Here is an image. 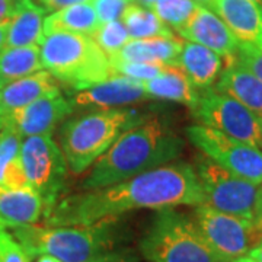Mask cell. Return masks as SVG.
Segmentation results:
<instances>
[{"label": "cell", "instance_id": "1", "mask_svg": "<svg viewBox=\"0 0 262 262\" xmlns=\"http://www.w3.org/2000/svg\"><path fill=\"white\" fill-rule=\"evenodd\" d=\"M203 204L195 168L188 162H172L110 187L60 196L44 222L47 226H86L136 210Z\"/></svg>", "mask_w": 262, "mask_h": 262}, {"label": "cell", "instance_id": "2", "mask_svg": "<svg viewBox=\"0 0 262 262\" xmlns=\"http://www.w3.org/2000/svg\"><path fill=\"white\" fill-rule=\"evenodd\" d=\"M184 139L169 122L153 118L133 127L91 166L82 189H96L118 184L172 163L184 151Z\"/></svg>", "mask_w": 262, "mask_h": 262}, {"label": "cell", "instance_id": "3", "mask_svg": "<svg viewBox=\"0 0 262 262\" xmlns=\"http://www.w3.org/2000/svg\"><path fill=\"white\" fill-rule=\"evenodd\" d=\"M29 256L51 255L63 262H91L118 249L121 227L117 219L86 226H20L10 229Z\"/></svg>", "mask_w": 262, "mask_h": 262}, {"label": "cell", "instance_id": "4", "mask_svg": "<svg viewBox=\"0 0 262 262\" xmlns=\"http://www.w3.org/2000/svg\"><path fill=\"white\" fill-rule=\"evenodd\" d=\"M149 118L136 110L114 108L91 111L67 120L60 128L58 139L69 169L76 175L86 172L122 133Z\"/></svg>", "mask_w": 262, "mask_h": 262}, {"label": "cell", "instance_id": "5", "mask_svg": "<svg viewBox=\"0 0 262 262\" xmlns=\"http://www.w3.org/2000/svg\"><path fill=\"white\" fill-rule=\"evenodd\" d=\"M38 46L44 70L75 92L117 76L108 56L89 35L48 32Z\"/></svg>", "mask_w": 262, "mask_h": 262}, {"label": "cell", "instance_id": "6", "mask_svg": "<svg viewBox=\"0 0 262 262\" xmlns=\"http://www.w3.org/2000/svg\"><path fill=\"white\" fill-rule=\"evenodd\" d=\"M139 249L147 262H229L208 245L194 219L173 208L158 210Z\"/></svg>", "mask_w": 262, "mask_h": 262}, {"label": "cell", "instance_id": "7", "mask_svg": "<svg viewBox=\"0 0 262 262\" xmlns=\"http://www.w3.org/2000/svg\"><path fill=\"white\" fill-rule=\"evenodd\" d=\"M194 168L204 194L203 206L262 226V184L234 175L204 155Z\"/></svg>", "mask_w": 262, "mask_h": 262}, {"label": "cell", "instance_id": "8", "mask_svg": "<svg viewBox=\"0 0 262 262\" xmlns=\"http://www.w3.org/2000/svg\"><path fill=\"white\" fill-rule=\"evenodd\" d=\"M20 158L28 185L44 198L50 213L61 196L69 172L63 150L50 134L32 136L22 140Z\"/></svg>", "mask_w": 262, "mask_h": 262}, {"label": "cell", "instance_id": "9", "mask_svg": "<svg viewBox=\"0 0 262 262\" xmlns=\"http://www.w3.org/2000/svg\"><path fill=\"white\" fill-rule=\"evenodd\" d=\"M191 144L206 158L241 178L262 184V149L201 124L187 127Z\"/></svg>", "mask_w": 262, "mask_h": 262}, {"label": "cell", "instance_id": "10", "mask_svg": "<svg viewBox=\"0 0 262 262\" xmlns=\"http://www.w3.org/2000/svg\"><path fill=\"white\" fill-rule=\"evenodd\" d=\"M192 114L201 125L261 149L262 120L232 96L213 88L201 91Z\"/></svg>", "mask_w": 262, "mask_h": 262}, {"label": "cell", "instance_id": "11", "mask_svg": "<svg viewBox=\"0 0 262 262\" xmlns=\"http://www.w3.org/2000/svg\"><path fill=\"white\" fill-rule=\"evenodd\" d=\"M194 220L208 245L229 262L248 255L262 241L261 225L208 206L196 207Z\"/></svg>", "mask_w": 262, "mask_h": 262}, {"label": "cell", "instance_id": "12", "mask_svg": "<svg viewBox=\"0 0 262 262\" xmlns=\"http://www.w3.org/2000/svg\"><path fill=\"white\" fill-rule=\"evenodd\" d=\"M75 113L70 99L64 98L61 92L47 94L37 101L28 103L0 122L3 125H12L20 134L22 139L32 136L51 134L60 122H63Z\"/></svg>", "mask_w": 262, "mask_h": 262}, {"label": "cell", "instance_id": "13", "mask_svg": "<svg viewBox=\"0 0 262 262\" xmlns=\"http://www.w3.org/2000/svg\"><path fill=\"white\" fill-rule=\"evenodd\" d=\"M151 99L144 91L143 83L124 76H114L110 80L94 84L72 95L70 102L73 110L103 111L114 108H124L133 103Z\"/></svg>", "mask_w": 262, "mask_h": 262}, {"label": "cell", "instance_id": "14", "mask_svg": "<svg viewBox=\"0 0 262 262\" xmlns=\"http://www.w3.org/2000/svg\"><path fill=\"white\" fill-rule=\"evenodd\" d=\"M178 34L184 39L213 50L223 60L230 61L239 50V41L225 22L204 5H198L195 12Z\"/></svg>", "mask_w": 262, "mask_h": 262}, {"label": "cell", "instance_id": "15", "mask_svg": "<svg viewBox=\"0 0 262 262\" xmlns=\"http://www.w3.org/2000/svg\"><path fill=\"white\" fill-rule=\"evenodd\" d=\"M48 208L34 188H0V229L37 225Z\"/></svg>", "mask_w": 262, "mask_h": 262}, {"label": "cell", "instance_id": "16", "mask_svg": "<svg viewBox=\"0 0 262 262\" xmlns=\"http://www.w3.org/2000/svg\"><path fill=\"white\" fill-rule=\"evenodd\" d=\"M208 6L239 42L256 44L262 34V9L256 3L251 0H211Z\"/></svg>", "mask_w": 262, "mask_h": 262}, {"label": "cell", "instance_id": "17", "mask_svg": "<svg viewBox=\"0 0 262 262\" xmlns=\"http://www.w3.org/2000/svg\"><path fill=\"white\" fill-rule=\"evenodd\" d=\"M213 89L232 96L262 120V80L234 58L226 61Z\"/></svg>", "mask_w": 262, "mask_h": 262}, {"label": "cell", "instance_id": "18", "mask_svg": "<svg viewBox=\"0 0 262 262\" xmlns=\"http://www.w3.org/2000/svg\"><path fill=\"white\" fill-rule=\"evenodd\" d=\"M58 91L60 83L47 70H41L3 86L0 89V122L38 98Z\"/></svg>", "mask_w": 262, "mask_h": 262}, {"label": "cell", "instance_id": "19", "mask_svg": "<svg viewBox=\"0 0 262 262\" xmlns=\"http://www.w3.org/2000/svg\"><path fill=\"white\" fill-rule=\"evenodd\" d=\"M175 64L187 73L191 83L201 92L215 83L225 67V60L210 48L184 41Z\"/></svg>", "mask_w": 262, "mask_h": 262}, {"label": "cell", "instance_id": "20", "mask_svg": "<svg viewBox=\"0 0 262 262\" xmlns=\"http://www.w3.org/2000/svg\"><path fill=\"white\" fill-rule=\"evenodd\" d=\"M141 83L150 98L182 103L191 111L200 99V91L195 89L187 73L177 64H166L159 75Z\"/></svg>", "mask_w": 262, "mask_h": 262}, {"label": "cell", "instance_id": "21", "mask_svg": "<svg viewBox=\"0 0 262 262\" xmlns=\"http://www.w3.org/2000/svg\"><path fill=\"white\" fill-rule=\"evenodd\" d=\"M46 16L47 10L35 0H18L8 24L6 47L38 46L44 35Z\"/></svg>", "mask_w": 262, "mask_h": 262}, {"label": "cell", "instance_id": "22", "mask_svg": "<svg viewBox=\"0 0 262 262\" xmlns=\"http://www.w3.org/2000/svg\"><path fill=\"white\" fill-rule=\"evenodd\" d=\"M182 44L184 41L177 35L131 39L110 60L175 64L182 50Z\"/></svg>", "mask_w": 262, "mask_h": 262}, {"label": "cell", "instance_id": "23", "mask_svg": "<svg viewBox=\"0 0 262 262\" xmlns=\"http://www.w3.org/2000/svg\"><path fill=\"white\" fill-rule=\"evenodd\" d=\"M22 140L12 125L0 128V188L29 187L20 158Z\"/></svg>", "mask_w": 262, "mask_h": 262}, {"label": "cell", "instance_id": "24", "mask_svg": "<svg viewBox=\"0 0 262 262\" xmlns=\"http://www.w3.org/2000/svg\"><path fill=\"white\" fill-rule=\"evenodd\" d=\"M101 25L92 3H79L48 13L44 19V34L73 32L92 37Z\"/></svg>", "mask_w": 262, "mask_h": 262}, {"label": "cell", "instance_id": "25", "mask_svg": "<svg viewBox=\"0 0 262 262\" xmlns=\"http://www.w3.org/2000/svg\"><path fill=\"white\" fill-rule=\"evenodd\" d=\"M44 70L39 56V46L5 47L0 51V80L9 84Z\"/></svg>", "mask_w": 262, "mask_h": 262}, {"label": "cell", "instance_id": "26", "mask_svg": "<svg viewBox=\"0 0 262 262\" xmlns=\"http://www.w3.org/2000/svg\"><path fill=\"white\" fill-rule=\"evenodd\" d=\"M121 20L128 31L131 39L175 35L172 29L166 24H163L153 10L139 3H133L124 10Z\"/></svg>", "mask_w": 262, "mask_h": 262}, {"label": "cell", "instance_id": "27", "mask_svg": "<svg viewBox=\"0 0 262 262\" xmlns=\"http://www.w3.org/2000/svg\"><path fill=\"white\" fill-rule=\"evenodd\" d=\"M196 0H158L151 9L170 29L179 31L198 8Z\"/></svg>", "mask_w": 262, "mask_h": 262}, {"label": "cell", "instance_id": "28", "mask_svg": "<svg viewBox=\"0 0 262 262\" xmlns=\"http://www.w3.org/2000/svg\"><path fill=\"white\" fill-rule=\"evenodd\" d=\"M92 38L103 53L108 56V58L115 56L128 41H131L128 31L121 19L101 24L94 32Z\"/></svg>", "mask_w": 262, "mask_h": 262}, {"label": "cell", "instance_id": "29", "mask_svg": "<svg viewBox=\"0 0 262 262\" xmlns=\"http://www.w3.org/2000/svg\"><path fill=\"white\" fill-rule=\"evenodd\" d=\"M114 75L124 76L139 82H146L158 76L166 64L162 63H141V61H121L110 60Z\"/></svg>", "mask_w": 262, "mask_h": 262}, {"label": "cell", "instance_id": "30", "mask_svg": "<svg viewBox=\"0 0 262 262\" xmlns=\"http://www.w3.org/2000/svg\"><path fill=\"white\" fill-rule=\"evenodd\" d=\"M0 262H31L25 248L6 229H0Z\"/></svg>", "mask_w": 262, "mask_h": 262}, {"label": "cell", "instance_id": "31", "mask_svg": "<svg viewBox=\"0 0 262 262\" xmlns=\"http://www.w3.org/2000/svg\"><path fill=\"white\" fill-rule=\"evenodd\" d=\"M91 3L99 18V22L106 24L121 19L124 10L136 3V0H92Z\"/></svg>", "mask_w": 262, "mask_h": 262}, {"label": "cell", "instance_id": "32", "mask_svg": "<svg viewBox=\"0 0 262 262\" xmlns=\"http://www.w3.org/2000/svg\"><path fill=\"white\" fill-rule=\"evenodd\" d=\"M234 60L262 80V50L256 44L239 42Z\"/></svg>", "mask_w": 262, "mask_h": 262}, {"label": "cell", "instance_id": "33", "mask_svg": "<svg viewBox=\"0 0 262 262\" xmlns=\"http://www.w3.org/2000/svg\"><path fill=\"white\" fill-rule=\"evenodd\" d=\"M91 262H141V259L136 253L127 249H114Z\"/></svg>", "mask_w": 262, "mask_h": 262}, {"label": "cell", "instance_id": "34", "mask_svg": "<svg viewBox=\"0 0 262 262\" xmlns=\"http://www.w3.org/2000/svg\"><path fill=\"white\" fill-rule=\"evenodd\" d=\"M39 5L47 10V13L56 12V10L63 9L67 6H73V5H79V3H89L92 0H38Z\"/></svg>", "mask_w": 262, "mask_h": 262}, {"label": "cell", "instance_id": "35", "mask_svg": "<svg viewBox=\"0 0 262 262\" xmlns=\"http://www.w3.org/2000/svg\"><path fill=\"white\" fill-rule=\"evenodd\" d=\"M18 0H0V24H9Z\"/></svg>", "mask_w": 262, "mask_h": 262}, {"label": "cell", "instance_id": "36", "mask_svg": "<svg viewBox=\"0 0 262 262\" xmlns=\"http://www.w3.org/2000/svg\"><path fill=\"white\" fill-rule=\"evenodd\" d=\"M248 256H251V258H252V259H255L256 262H262V241L259 242V244L256 245L253 249H251V251H249Z\"/></svg>", "mask_w": 262, "mask_h": 262}, {"label": "cell", "instance_id": "37", "mask_svg": "<svg viewBox=\"0 0 262 262\" xmlns=\"http://www.w3.org/2000/svg\"><path fill=\"white\" fill-rule=\"evenodd\" d=\"M6 38H8V24H0V51L6 47Z\"/></svg>", "mask_w": 262, "mask_h": 262}, {"label": "cell", "instance_id": "38", "mask_svg": "<svg viewBox=\"0 0 262 262\" xmlns=\"http://www.w3.org/2000/svg\"><path fill=\"white\" fill-rule=\"evenodd\" d=\"M35 262H63V261L57 259L56 256H51V255H46V253H42V255H38L37 261Z\"/></svg>", "mask_w": 262, "mask_h": 262}, {"label": "cell", "instance_id": "39", "mask_svg": "<svg viewBox=\"0 0 262 262\" xmlns=\"http://www.w3.org/2000/svg\"><path fill=\"white\" fill-rule=\"evenodd\" d=\"M158 0H136V3H139V5H143V6H146V8H151V5H155Z\"/></svg>", "mask_w": 262, "mask_h": 262}, {"label": "cell", "instance_id": "40", "mask_svg": "<svg viewBox=\"0 0 262 262\" xmlns=\"http://www.w3.org/2000/svg\"><path fill=\"white\" fill-rule=\"evenodd\" d=\"M230 262H256L255 259H252L251 256H239V258H236L233 261Z\"/></svg>", "mask_w": 262, "mask_h": 262}, {"label": "cell", "instance_id": "41", "mask_svg": "<svg viewBox=\"0 0 262 262\" xmlns=\"http://www.w3.org/2000/svg\"><path fill=\"white\" fill-rule=\"evenodd\" d=\"M256 46L262 50V34L259 35V38H258V41H256Z\"/></svg>", "mask_w": 262, "mask_h": 262}, {"label": "cell", "instance_id": "42", "mask_svg": "<svg viewBox=\"0 0 262 262\" xmlns=\"http://www.w3.org/2000/svg\"><path fill=\"white\" fill-rule=\"evenodd\" d=\"M196 2H198V3H201V5H208L211 0H196Z\"/></svg>", "mask_w": 262, "mask_h": 262}, {"label": "cell", "instance_id": "43", "mask_svg": "<svg viewBox=\"0 0 262 262\" xmlns=\"http://www.w3.org/2000/svg\"><path fill=\"white\" fill-rule=\"evenodd\" d=\"M251 2H253V3H256V5H258V6H259V8H261V9H262V0H251Z\"/></svg>", "mask_w": 262, "mask_h": 262}, {"label": "cell", "instance_id": "44", "mask_svg": "<svg viewBox=\"0 0 262 262\" xmlns=\"http://www.w3.org/2000/svg\"><path fill=\"white\" fill-rule=\"evenodd\" d=\"M3 86H5V84L2 83V80H0V89H2V88H3Z\"/></svg>", "mask_w": 262, "mask_h": 262}, {"label": "cell", "instance_id": "45", "mask_svg": "<svg viewBox=\"0 0 262 262\" xmlns=\"http://www.w3.org/2000/svg\"><path fill=\"white\" fill-rule=\"evenodd\" d=\"M261 149H262V146H261Z\"/></svg>", "mask_w": 262, "mask_h": 262}]
</instances>
